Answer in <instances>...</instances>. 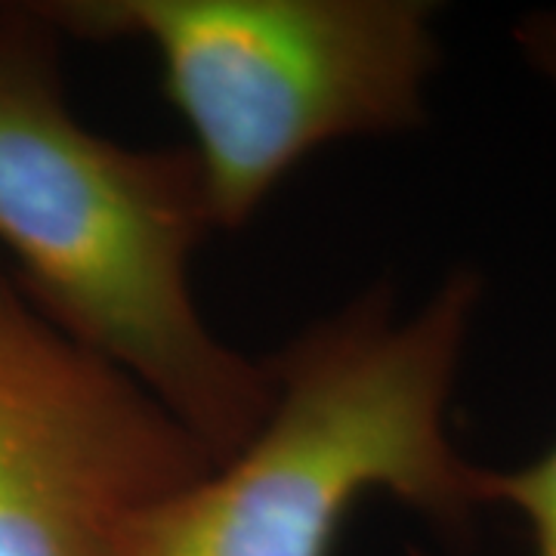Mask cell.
Instances as JSON below:
<instances>
[{"label":"cell","mask_w":556,"mask_h":556,"mask_svg":"<svg viewBox=\"0 0 556 556\" xmlns=\"http://www.w3.org/2000/svg\"><path fill=\"white\" fill-rule=\"evenodd\" d=\"M522 60L556 90V10L529 13L514 28ZM485 507H510L529 532L532 556H556V442L510 470H489L482 479Z\"/></svg>","instance_id":"cell-5"},{"label":"cell","mask_w":556,"mask_h":556,"mask_svg":"<svg viewBox=\"0 0 556 556\" xmlns=\"http://www.w3.org/2000/svg\"><path fill=\"white\" fill-rule=\"evenodd\" d=\"M62 35L0 10V260L68 338L149 390L217 464L257 430L269 362L204 321L192 257L214 229L186 146L137 149L75 118Z\"/></svg>","instance_id":"cell-1"},{"label":"cell","mask_w":556,"mask_h":556,"mask_svg":"<svg viewBox=\"0 0 556 556\" xmlns=\"http://www.w3.org/2000/svg\"><path fill=\"white\" fill-rule=\"evenodd\" d=\"M62 38L137 40L186 121L211 229L236 232L318 149L427 121L424 0H43Z\"/></svg>","instance_id":"cell-3"},{"label":"cell","mask_w":556,"mask_h":556,"mask_svg":"<svg viewBox=\"0 0 556 556\" xmlns=\"http://www.w3.org/2000/svg\"><path fill=\"white\" fill-rule=\"evenodd\" d=\"M211 464L159 399L56 328L0 260V556H112L127 519Z\"/></svg>","instance_id":"cell-4"},{"label":"cell","mask_w":556,"mask_h":556,"mask_svg":"<svg viewBox=\"0 0 556 556\" xmlns=\"http://www.w3.org/2000/svg\"><path fill=\"white\" fill-rule=\"evenodd\" d=\"M482 303L455 269L399 316L375 285L269 356L257 430L121 526L112 556H334L358 501L390 495L445 535L485 510V467L452 439V396Z\"/></svg>","instance_id":"cell-2"}]
</instances>
